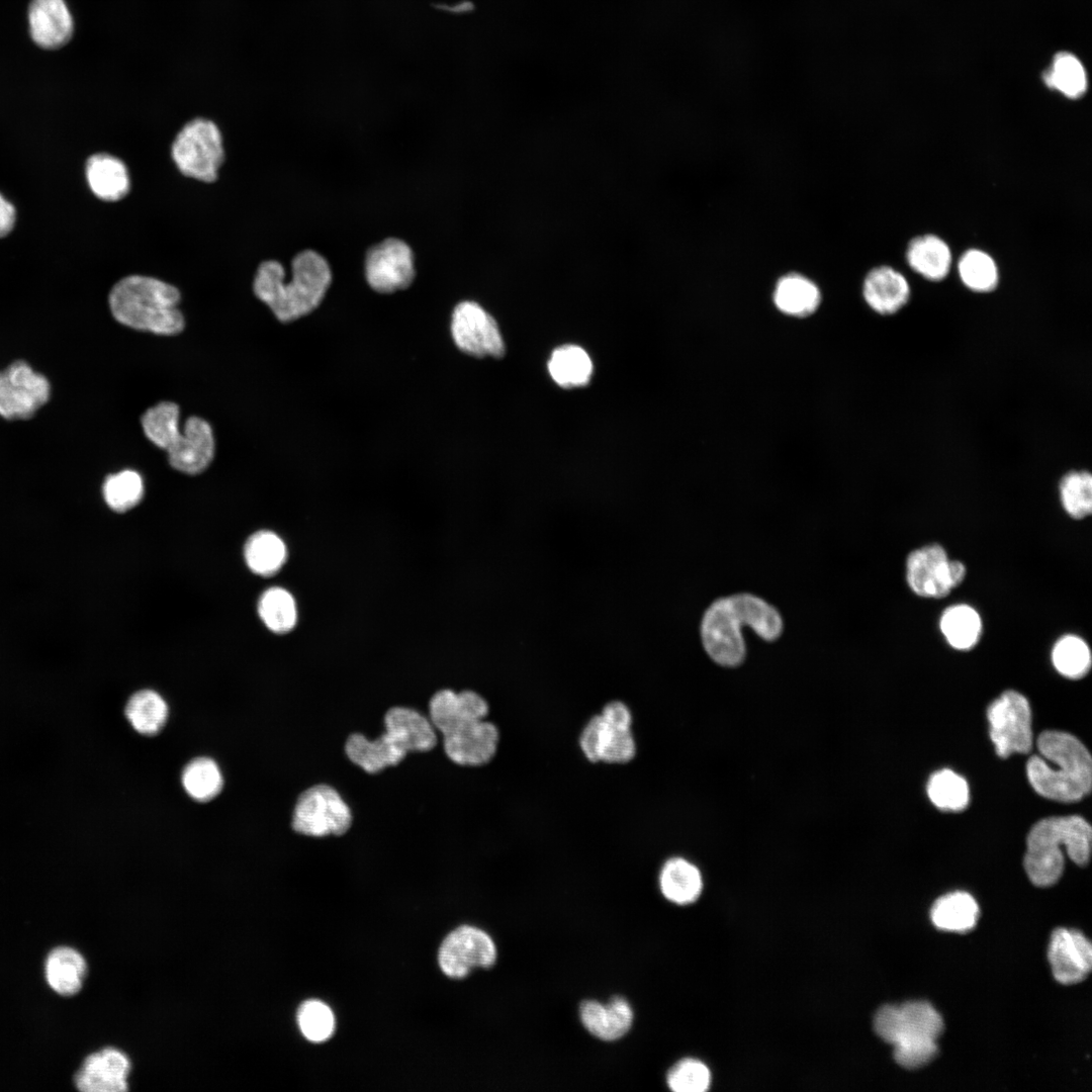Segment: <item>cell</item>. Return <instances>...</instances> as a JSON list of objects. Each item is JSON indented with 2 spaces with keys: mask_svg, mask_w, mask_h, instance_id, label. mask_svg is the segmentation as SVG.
<instances>
[{
  "mask_svg": "<svg viewBox=\"0 0 1092 1092\" xmlns=\"http://www.w3.org/2000/svg\"><path fill=\"white\" fill-rule=\"evenodd\" d=\"M490 705L473 689L436 691L429 700L428 718L440 736L445 755L461 766L478 767L491 762L499 748L500 732L487 719Z\"/></svg>",
  "mask_w": 1092,
  "mask_h": 1092,
  "instance_id": "obj_1",
  "label": "cell"
},
{
  "mask_svg": "<svg viewBox=\"0 0 1092 1092\" xmlns=\"http://www.w3.org/2000/svg\"><path fill=\"white\" fill-rule=\"evenodd\" d=\"M751 628L765 641L777 640L784 629L780 612L763 599L740 593L714 601L704 612L700 637L709 657L717 664L735 667L746 655L741 633Z\"/></svg>",
  "mask_w": 1092,
  "mask_h": 1092,
  "instance_id": "obj_2",
  "label": "cell"
},
{
  "mask_svg": "<svg viewBox=\"0 0 1092 1092\" xmlns=\"http://www.w3.org/2000/svg\"><path fill=\"white\" fill-rule=\"evenodd\" d=\"M283 266L273 260L258 267L254 292L272 310L278 321H295L315 309L325 297L332 281L327 260L318 253L305 250L292 260V278L285 281Z\"/></svg>",
  "mask_w": 1092,
  "mask_h": 1092,
  "instance_id": "obj_3",
  "label": "cell"
},
{
  "mask_svg": "<svg viewBox=\"0 0 1092 1092\" xmlns=\"http://www.w3.org/2000/svg\"><path fill=\"white\" fill-rule=\"evenodd\" d=\"M383 725L384 731L374 739L352 732L344 744L350 761L370 775L397 765L408 753L430 751L440 741L428 716L411 707L388 708Z\"/></svg>",
  "mask_w": 1092,
  "mask_h": 1092,
  "instance_id": "obj_4",
  "label": "cell"
},
{
  "mask_svg": "<svg viewBox=\"0 0 1092 1092\" xmlns=\"http://www.w3.org/2000/svg\"><path fill=\"white\" fill-rule=\"evenodd\" d=\"M1039 755L1026 763L1027 779L1034 791L1050 800L1076 802L1091 790L1092 759L1075 736L1046 730L1036 740Z\"/></svg>",
  "mask_w": 1092,
  "mask_h": 1092,
  "instance_id": "obj_5",
  "label": "cell"
},
{
  "mask_svg": "<svg viewBox=\"0 0 1092 1092\" xmlns=\"http://www.w3.org/2000/svg\"><path fill=\"white\" fill-rule=\"evenodd\" d=\"M179 301L176 287L142 275L122 278L109 294V307L118 323L164 336L176 335L184 328Z\"/></svg>",
  "mask_w": 1092,
  "mask_h": 1092,
  "instance_id": "obj_6",
  "label": "cell"
},
{
  "mask_svg": "<svg viewBox=\"0 0 1092 1092\" xmlns=\"http://www.w3.org/2000/svg\"><path fill=\"white\" fill-rule=\"evenodd\" d=\"M1092 830L1081 816L1049 817L1030 829L1024 856L1029 880L1038 887L1054 885L1064 870L1063 849L1079 866H1086L1091 851Z\"/></svg>",
  "mask_w": 1092,
  "mask_h": 1092,
  "instance_id": "obj_7",
  "label": "cell"
},
{
  "mask_svg": "<svg viewBox=\"0 0 1092 1092\" xmlns=\"http://www.w3.org/2000/svg\"><path fill=\"white\" fill-rule=\"evenodd\" d=\"M146 437L168 454L173 468L187 474L205 470L214 455L210 425L198 417L187 419L183 433L179 428V407L162 401L145 412L141 420Z\"/></svg>",
  "mask_w": 1092,
  "mask_h": 1092,
  "instance_id": "obj_8",
  "label": "cell"
},
{
  "mask_svg": "<svg viewBox=\"0 0 1092 1092\" xmlns=\"http://www.w3.org/2000/svg\"><path fill=\"white\" fill-rule=\"evenodd\" d=\"M352 822L351 808L339 791L330 784L316 783L297 795L290 828L296 834L309 837L342 836Z\"/></svg>",
  "mask_w": 1092,
  "mask_h": 1092,
  "instance_id": "obj_9",
  "label": "cell"
},
{
  "mask_svg": "<svg viewBox=\"0 0 1092 1092\" xmlns=\"http://www.w3.org/2000/svg\"><path fill=\"white\" fill-rule=\"evenodd\" d=\"M171 155L183 175L202 182H213L224 159L218 127L205 118L190 120L175 138Z\"/></svg>",
  "mask_w": 1092,
  "mask_h": 1092,
  "instance_id": "obj_10",
  "label": "cell"
},
{
  "mask_svg": "<svg viewBox=\"0 0 1092 1092\" xmlns=\"http://www.w3.org/2000/svg\"><path fill=\"white\" fill-rule=\"evenodd\" d=\"M966 576V566L949 560L944 548L927 544L912 550L906 558V579L918 597L941 599L960 585Z\"/></svg>",
  "mask_w": 1092,
  "mask_h": 1092,
  "instance_id": "obj_11",
  "label": "cell"
},
{
  "mask_svg": "<svg viewBox=\"0 0 1092 1092\" xmlns=\"http://www.w3.org/2000/svg\"><path fill=\"white\" fill-rule=\"evenodd\" d=\"M874 1028L883 1040L895 1046L936 1041L943 1022L930 1004L919 1001L882 1007L875 1015Z\"/></svg>",
  "mask_w": 1092,
  "mask_h": 1092,
  "instance_id": "obj_12",
  "label": "cell"
},
{
  "mask_svg": "<svg viewBox=\"0 0 1092 1092\" xmlns=\"http://www.w3.org/2000/svg\"><path fill=\"white\" fill-rule=\"evenodd\" d=\"M990 738L996 753L1006 758L1013 753H1027L1032 746L1031 710L1027 699L1008 690L988 707Z\"/></svg>",
  "mask_w": 1092,
  "mask_h": 1092,
  "instance_id": "obj_13",
  "label": "cell"
},
{
  "mask_svg": "<svg viewBox=\"0 0 1092 1092\" xmlns=\"http://www.w3.org/2000/svg\"><path fill=\"white\" fill-rule=\"evenodd\" d=\"M496 959L491 937L483 930L462 925L442 941L438 961L443 973L454 979L466 977L474 968H489Z\"/></svg>",
  "mask_w": 1092,
  "mask_h": 1092,
  "instance_id": "obj_14",
  "label": "cell"
},
{
  "mask_svg": "<svg viewBox=\"0 0 1092 1092\" xmlns=\"http://www.w3.org/2000/svg\"><path fill=\"white\" fill-rule=\"evenodd\" d=\"M50 389L44 376L23 361L14 362L0 371V416L30 418L48 401Z\"/></svg>",
  "mask_w": 1092,
  "mask_h": 1092,
  "instance_id": "obj_15",
  "label": "cell"
},
{
  "mask_svg": "<svg viewBox=\"0 0 1092 1092\" xmlns=\"http://www.w3.org/2000/svg\"><path fill=\"white\" fill-rule=\"evenodd\" d=\"M451 334L458 349L470 356L499 358L505 353L496 322L474 301H462L455 306Z\"/></svg>",
  "mask_w": 1092,
  "mask_h": 1092,
  "instance_id": "obj_16",
  "label": "cell"
},
{
  "mask_svg": "<svg viewBox=\"0 0 1092 1092\" xmlns=\"http://www.w3.org/2000/svg\"><path fill=\"white\" fill-rule=\"evenodd\" d=\"M368 284L380 293H392L411 285L415 277L414 256L401 240L389 238L373 246L366 255Z\"/></svg>",
  "mask_w": 1092,
  "mask_h": 1092,
  "instance_id": "obj_17",
  "label": "cell"
},
{
  "mask_svg": "<svg viewBox=\"0 0 1092 1092\" xmlns=\"http://www.w3.org/2000/svg\"><path fill=\"white\" fill-rule=\"evenodd\" d=\"M579 746L592 762L622 764L632 760L636 753L631 728L612 726L601 715L594 716L585 724Z\"/></svg>",
  "mask_w": 1092,
  "mask_h": 1092,
  "instance_id": "obj_18",
  "label": "cell"
},
{
  "mask_svg": "<svg viewBox=\"0 0 1092 1092\" xmlns=\"http://www.w3.org/2000/svg\"><path fill=\"white\" fill-rule=\"evenodd\" d=\"M1048 956L1054 977L1064 985L1082 982L1092 968L1091 943L1078 930L1056 929L1051 937Z\"/></svg>",
  "mask_w": 1092,
  "mask_h": 1092,
  "instance_id": "obj_19",
  "label": "cell"
},
{
  "mask_svg": "<svg viewBox=\"0 0 1092 1092\" xmlns=\"http://www.w3.org/2000/svg\"><path fill=\"white\" fill-rule=\"evenodd\" d=\"M130 1063L114 1048L89 1055L75 1076V1085L84 1092H123L128 1088Z\"/></svg>",
  "mask_w": 1092,
  "mask_h": 1092,
  "instance_id": "obj_20",
  "label": "cell"
},
{
  "mask_svg": "<svg viewBox=\"0 0 1092 1092\" xmlns=\"http://www.w3.org/2000/svg\"><path fill=\"white\" fill-rule=\"evenodd\" d=\"M32 40L43 49H58L73 35L74 22L64 0H31L28 9Z\"/></svg>",
  "mask_w": 1092,
  "mask_h": 1092,
  "instance_id": "obj_21",
  "label": "cell"
},
{
  "mask_svg": "<svg viewBox=\"0 0 1092 1092\" xmlns=\"http://www.w3.org/2000/svg\"><path fill=\"white\" fill-rule=\"evenodd\" d=\"M866 303L877 313L890 315L899 311L910 298L907 279L890 266L873 268L866 275L862 288Z\"/></svg>",
  "mask_w": 1092,
  "mask_h": 1092,
  "instance_id": "obj_22",
  "label": "cell"
},
{
  "mask_svg": "<svg viewBox=\"0 0 1092 1092\" xmlns=\"http://www.w3.org/2000/svg\"><path fill=\"white\" fill-rule=\"evenodd\" d=\"M579 1017L588 1032L602 1040L612 1041L629 1031L633 1010L629 1002L619 996L605 1004L585 1000L579 1006Z\"/></svg>",
  "mask_w": 1092,
  "mask_h": 1092,
  "instance_id": "obj_23",
  "label": "cell"
},
{
  "mask_svg": "<svg viewBox=\"0 0 1092 1092\" xmlns=\"http://www.w3.org/2000/svg\"><path fill=\"white\" fill-rule=\"evenodd\" d=\"M821 291L809 277L799 272L781 276L772 290V302L782 313L793 317L813 314L821 303Z\"/></svg>",
  "mask_w": 1092,
  "mask_h": 1092,
  "instance_id": "obj_24",
  "label": "cell"
},
{
  "mask_svg": "<svg viewBox=\"0 0 1092 1092\" xmlns=\"http://www.w3.org/2000/svg\"><path fill=\"white\" fill-rule=\"evenodd\" d=\"M86 178L92 192L105 201H117L129 191V176L125 165L109 154H96L89 158Z\"/></svg>",
  "mask_w": 1092,
  "mask_h": 1092,
  "instance_id": "obj_25",
  "label": "cell"
},
{
  "mask_svg": "<svg viewBox=\"0 0 1092 1092\" xmlns=\"http://www.w3.org/2000/svg\"><path fill=\"white\" fill-rule=\"evenodd\" d=\"M906 259L912 270L930 281L944 279L951 266V253L947 244L934 235L911 240Z\"/></svg>",
  "mask_w": 1092,
  "mask_h": 1092,
  "instance_id": "obj_26",
  "label": "cell"
},
{
  "mask_svg": "<svg viewBox=\"0 0 1092 1092\" xmlns=\"http://www.w3.org/2000/svg\"><path fill=\"white\" fill-rule=\"evenodd\" d=\"M86 972L87 964L83 956L69 946L54 948L44 963L49 986L63 996H71L80 991Z\"/></svg>",
  "mask_w": 1092,
  "mask_h": 1092,
  "instance_id": "obj_27",
  "label": "cell"
},
{
  "mask_svg": "<svg viewBox=\"0 0 1092 1092\" xmlns=\"http://www.w3.org/2000/svg\"><path fill=\"white\" fill-rule=\"evenodd\" d=\"M662 895L672 903L687 905L697 900L703 880L698 868L682 857L669 858L659 874Z\"/></svg>",
  "mask_w": 1092,
  "mask_h": 1092,
  "instance_id": "obj_28",
  "label": "cell"
},
{
  "mask_svg": "<svg viewBox=\"0 0 1092 1092\" xmlns=\"http://www.w3.org/2000/svg\"><path fill=\"white\" fill-rule=\"evenodd\" d=\"M976 900L966 892H953L938 898L932 905V923L944 931L964 933L972 930L979 919Z\"/></svg>",
  "mask_w": 1092,
  "mask_h": 1092,
  "instance_id": "obj_29",
  "label": "cell"
},
{
  "mask_svg": "<svg viewBox=\"0 0 1092 1092\" xmlns=\"http://www.w3.org/2000/svg\"><path fill=\"white\" fill-rule=\"evenodd\" d=\"M939 628L952 648L966 651L978 644L982 633V620L973 607L958 604L942 612Z\"/></svg>",
  "mask_w": 1092,
  "mask_h": 1092,
  "instance_id": "obj_30",
  "label": "cell"
},
{
  "mask_svg": "<svg viewBox=\"0 0 1092 1092\" xmlns=\"http://www.w3.org/2000/svg\"><path fill=\"white\" fill-rule=\"evenodd\" d=\"M244 556L250 570L255 574L270 576L284 565L287 549L283 540L274 532L261 530L246 541Z\"/></svg>",
  "mask_w": 1092,
  "mask_h": 1092,
  "instance_id": "obj_31",
  "label": "cell"
},
{
  "mask_svg": "<svg viewBox=\"0 0 1092 1092\" xmlns=\"http://www.w3.org/2000/svg\"><path fill=\"white\" fill-rule=\"evenodd\" d=\"M548 370L552 379L562 387L583 386L590 379L593 363L582 348L565 345L553 351Z\"/></svg>",
  "mask_w": 1092,
  "mask_h": 1092,
  "instance_id": "obj_32",
  "label": "cell"
},
{
  "mask_svg": "<svg viewBox=\"0 0 1092 1092\" xmlns=\"http://www.w3.org/2000/svg\"><path fill=\"white\" fill-rule=\"evenodd\" d=\"M124 715L136 732L154 735L162 729L167 720L168 706L157 692L141 690L128 699Z\"/></svg>",
  "mask_w": 1092,
  "mask_h": 1092,
  "instance_id": "obj_33",
  "label": "cell"
},
{
  "mask_svg": "<svg viewBox=\"0 0 1092 1092\" xmlns=\"http://www.w3.org/2000/svg\"><path fill=\"white\" fill-rule=\"evenodd\" d=\"M258 613L265 626L272 632L284 634L297 622V609L292 595L283 587L266 589L259 599Z\"/></svg>",
  "mask_w": 1092,
  "mask_h": 1092,
  "instance_id": "obj_34",
  "label": "cell"
},
{
  "mask_svg": "<svg viewBox=\"0 0 1092 1092\" xmlns=\"http://www.w3.org/2000/svg\"><path fill=\"white\" fill-rule=\"evenodd\" d=\"M1052 661L1063 676L1079 679L1085 676L1091 667V652L1084 639L1067 634L1054 644Z\"/></svg>",
  "mask_w": 1092,
  "mask_h": 1092,
  "instance_id": "obj_35",
  "label": "cell"
},
{
  "mask_svg": "<svg viewBox=\"0 0 1092 1092\" xmlns=\"http://www.w3.org/2000/svg\"><path fill=\"white\" fill-rule=\"evenodd\" d=\"M927 795L935 807L944 811L964 810L970 799L966 780L947 768L931 775Z\"/></svg>",
  "mask_w": 1092,
  "mask_h": 1092,
  "instance_id": "obj_36",
  "label": "cell"
},
{
  "mask_svg": "<svg viewBox=\"0 0 1092 1092\" xmlns=\"http://www.w3.org/2000/svg\"><path fill=\"white\" fill-rule=\"evenodd\" d=\"M181 782L186 793L200 802L214 798L222 787L218 765L208 757L192 759L183 769Z\"/></svg>",
  "mask_w": 1092,
  "mask_h": 1092,
  "instance_id": "obj_37",
  "label": "cell"
},
{
  "mask_svg": "<svg viewBox=\"0 0 1092 1092\" xmlns=\"http://www.w3.org/2000/svg\"><path fill=\"white\" fill-rule=\"evenodd\" d=\"M962 282L976 292H990L998 284L999 274L995 261L987 253L972 249L960 258L958 264Z\"/></svg>",
  "mask_w": 1092,
  "mask_h": 1092,
  "instance_id": "obj_38",
  "label": "cell"
},
{
  "mask_svg": "<svg viewBox=\"0 0 1092 1092\" xmlns=\"http://www.w3.org/2000/svg\"><path fill=\"white\" fill-rule=\"evenodd\" d=\"M1060 498L1065 512L1081 520L1092 512V476L1087 470L1067 472L1059 483Z\"/></svg>",
  "mask_w": 1092,
  "mask_h": 1092,
  "instance_id": "obj_39",
  "label": "cell"
},
{
  "mask_svg": "<svg viewBox=\"0 0 1092 1092\" xmlns=\"http://www.w3.org/2000/svg\"><path fill=\"white\" fill-rule=\"evenodd\" d=\"M103 496L107 506L115 512L123 513L134 508L144 495V483L134 470H122L110 474L103 483Z\"/></svg>",
  "mask_w": 1092,
  "mask_h": 1092,
  "instance_id": "obj_40",
  "label": "cell"
},
{
  "mask_svg": "<svg viewBox=\"0 0 1092 1092\" xmlns=\"http://www.w3.org/2000/svg\"><path fill=\"white\" fill-rule=\"evenodd\" d=\"M1051 88L1058 89L1070 98L1082 96L1087 87V79L1081 63L1070 54H1060L1044 77Z\"/></svg>",
  "mask_w": 1092,
  "mask_h": 1092,
  "instance_id": "obj_41",
  "label": "cell"
},
{
  "mask_svg": "<svg viewBox=\"0 0 1092 1092\" xmlns=\"http://www.w3.org/2000/svg\"><path fill=\"white\" fill-rule=\"evenodd\" d=\"M297 1022L304 1037L313 1042L327 1040L335 1029L331 1008L318 1000H308L300 1005Z\"/></svg>",
  "mask_w": 1092,
  "mask_h": 1092,
  "instance_id": "obj_42",
  "label": "cell"
},
{
  "mask_svg": "<svg viewBox=\"0 0 1092 1092\" xmlns=\"http://www.w3.org/2000/svg\"><path fill=\"white\" fill-rule=\"evenodd\" d=\"M666 1083L674 1092H704L711 1084V1073L701 1061L684 1059L669 1069Z\"/></svg>",
  "mask_w": 1092,
  "mask_h": 1092,
  "instance_id": "obj_43",
  "label": "cell"
},
{
  "mask_svg": "<svg viewBox=\"0 0 1092 1092\" xmlns=\"http://www.w3.org/2000/svg\"><path fill=\"white\" fill-rule=\"evenodd\" d=\"M936 1041L914 1042L894 1046V1059L905 1069H918L927 1065L937 1054Z\"/></svg>",
  "mask_w": 1092,
  "mask_h": 1092,
  "instance_id": "obj_44",
  "label": "cell"
},
{
  "mask_svg": "<svg viewBox=\"0 0 1092 1092\" xmlns=\"http://www.w3.org/2000/svg\"><path fill=\"white\" fill-rule=\"evenodd\" d=\"M600 715L612 726L621 728H631L632 726L631 711L628 706L621 701L609 702L604 706Z\"/></svg>",
  "mask_w": 1092,
  "mask_h": 1092,
  "instance_id": "obj_45",
  "label": "cell"
},
{
  "mask_svg": "<svg viewBox=\"0 0 1092 1092\" xmlns=\"http://www.w3.org/2000/svg\"><path fill=\"white\" fill-rule=\"evenodd\" d=\"M15 222V208L0 193V237L6 236Z\"/></svg>",
  "mask_w": 1092,
  "mask_h": 1092,
  "instance_id": "obj_46",
  "label": "cell"
}]
</instances>
